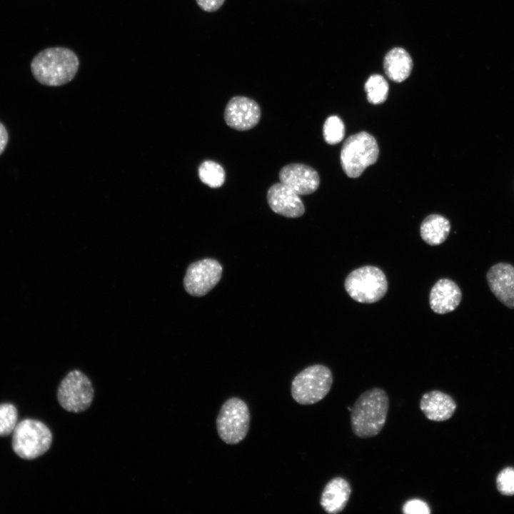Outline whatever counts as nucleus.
<instances>
[{"mask_svg": "<svg viewBox=\"0 0 514 514\" xmlns=\"http://www.w3.org/2000/svg\"><path fill=\"white\" fill-rule=\"evenodd\" d=\"M389 408V398L381 388H373L357 398L351 410L353 433L361 438L377 435L385 425Z\"/></svg>", "mask_w": 514, "mask_h": 514, "instance_id": "1", "label": "nucleus"}, {"mask_svg": "<svg viewBox=\"0 0 514 514\" xmlns=\"http://www.w3.org/2000/svg\"><path fill=\"white\" fill-rule=\"evenodd\" d=\"M79 66L76 54L64 47H51L38 53L31 62V71L41 84L57 86L71 81Z\"/></svg>", "mask_w": 514, "mask_h": 514, "instance_id": "2", "label": "nucleus"}, {"mask_svg": "<svg viewBox=\"0 0 514 514\" xmlns=\"http://www.w3.org/2000/svg\"><path fill=\"white\" fill-rule=\"evenodd\" d=\"M379 149L375 138L362 131L349 136L341 151L342 168L350 178L360 176L377 161Z\"/></svg>", "mask_w": 514, "mask_h": 514, "instance_id": "3", "label": "nucleus"}, {"mask_svg": "<svg viewBox=\"0 0 514 514\" xmlns=\"http://www.w3.org/2000/svg\"><path fill=\"white\" fill-rule=\"evenodd\" d=\"M51 442V430L38 420L26 418L18 423L13 431L12 448L23 459L31 460L43 455Z\"/></svg>", "mask_w": 514, "mask_h": 514, "instance_id": "4", "label": "nucleus"}, {"mask_svg": "<svg viewBox=\"0 0 514 514\" xmlns=\"http://www.w3.org/2000/svg\"><path fill=\"white\" fill-rule=\"evenodd\" d=\"M332 383L333 375L327 366L320 364L311 366L293 378L291 395L299 404H314L326 397Z\"/></svg>", "mask_w": 514, "mask_h": 514, "instance_id": "5", "label": "nucleus"}, {"mask_svg": "<svg viewBox=\"0 0 514 514\" xmlns=\"http://www.w3.org/2000/svg\"><path fill=\"white\" fill-rule=\"evenodd\" d=\"M344 286L356 301L372 303L381 300L388 290L387 278L383 271L373 266H365L351 272Z\"/></svg>", "mask_w": 514, "mask_h": 514, "instance_id": "6", "label": "nucleus"}, {"mask_svg": "<svg viewBox=\"0 0 514 514\" xmlns=\"http://www.w3.org/2000/svg\"><path fill=\"white\" fill-rule=\"evenodd\" d=\"M250 425V412L246 403L238 398L227 400L216 418V429L227 444H237L246 436Z\"/></svg>", "mask_w": 514, "mask_h": 514, "instance_id": "7", "label": "nucleus"}, {"mask_svg": "<svg viewBox=\"0 0 514 514\" xmlns=\"http://www.w3.org/2000/svg\"><path fill=\"white\" fill-rule=\"evenodd\" d=\"M94 395L91 382L78 370L69 372L61 381L57 390L60 405L72 413L86 410L91 405Z\"/></svg>", "mask_w": 514, "mask_h": 514, "instance_id": "8", "label": "nucleus"}, {"mask_svg": "<svg viewBox=\"0 0 514 514\" xmlns=\"http://www.w3.org/2000/svg\"><path fill=\"white\" fill-rule=\"evenodd\" d=\"M222 266L215 259L205 258L191 263L183 279L184 288L194 296L208 293L221 278Z\"/></svg>", "mask_w": 514, "mask_h": 514, "instance_id": "9", "label": "nucleus"}, {"mask_svg": "<svg viewBox=\"0 0 514 514\" xmlns=\"http://www.w3.org/2000/svg\"><path fill=\"white\" fill-rule=\"evenodd\" d=\"M261 115V108L256 101L246 96H236L226 104L224 120L233 129L247 131L258 124Z\"/></svg>", "mask_w": 514, "mask_h": 514, "instance_id": "10", "label": "nucleus"}, {"mask_svg": "<svg viewBox=\"0 0 514 514\" xmlns=\"http://www.w3.org/2000/svg\"><path fill=\"white\" fill-rule=\"evenodd\" d=\"M280 182L298 195H308L315 192L320 184L318 172L303 163H290L279 171Z\"/></svg>", "mask_w": 514, "mask_h": 514, "instance_id": "11", "label": "nucleus"}, {"mask_svg": "<svg viewBox=\"0 0 514 514\" xmlns=\"http://www.w3.org/2000/svg\"><path fill=\"white\" fill-rule=\"evenodd\" d=\"M267 201L273 211L287 218H298L305 212L299 195L281 182L268 188Z\"/></svg>", "mask_w": 514, "mask_h": 514, "instance_id": "12", "label": "nucleus"}, {"mask_svg": "<svg viewBox=\"0 0 514 514\" xmlns=\"http://www.w3.org/2000/svg\"><path fill=\"white\" fill-rule=\"evenodd\" d=\"M486 278L494 296L505 306L514 308V266L507 263L495 264Z\"/></svg>", "mask_w": 514, "mask_h": 514, "instance_id": "13", "label": "nucleus"}, {"mask_svg": "<svg viewBox=\"0 0 514 514\" xmlns=\"http://www.w3.org/2000/svg\"><path fill=\"white\" fill-rule=\"evenodd\" d=\"M462 293L458 286L448 278L438 280L430 293V306L437 313L445 314L454 311L459 306Z\"/></svg>", "mask_w": 514, "mask_h": 514, "instance_id": "14", "label": "nucleus"}, {"mask_svg": "<svg viewBox=\"0 0 514 514\" xmlns=\"http://www.w3.org/2000/svg\"><path fill=\"white\" fill-rule=\"evenodd\" d=\"M420 408L428 420L440 422L453 416L456 409V403L448 394L434 390L422 395Z\"/></svg>", "mask_w": 514, "mask_h": 514, "instance_id": "15", "label": "nucleus"}, {"mask_svg": "<svg viewBox=\"0 0 514 514\" xmlns=\"http://www.w3.org/2000/svg\"><path fill=\"white\" fill-rule=\"evenodd\" d=\"M351 493V488L347 480L336 477L325 485L321 493L320 504L329 514H337L346 506Z\"/></svg>", "mask_w": 514, "mask_h": 514, "instance_id": "16", "label": "nucleus"}, {"mask_svg": "<svg viewBox=\"0 0 514 514\" xmlns=\"http://www.w3.org/2000/svg\"><path fill=\"white\" fill-rule=\"evenodd\" d=\"M383 68L386 76L390 80L397 83L402 82L411 73L413 60L403 48L395 47L386 54Z\"/></svg>", "mask_w": 514, "mask_h": 514, "instance_id": "17", "label": "nucleus"}, {"mask_svg": "<svg viewBox=\"0 0 514 514\" xmlns=\"http://www.w3.org/2000/svg\"><path fill=\"white\" fill-rule=\"evenodd\" d=\"M450 230L449 221L444 216L432 214L427 216L420 226V236L429 245L437 246L443 243Z\"/></svg>", "mask_w": 514, "mask_h": 514, "instance_id": "18", "label": "nucleus"}, {"mask_svg": "<svg viewBox=\"0 0 514 514\" xmlns=\"http://www.w3.org/2000/svg\"><path fill=\"white\" fill-rule=\"evenodd\" d=\"M200 180L211 188L221 186L226 178L223 168L213 161H203L198 168Z\"/></svg>", "mask_w": 514, "mask_h": 514, "instance_id": "19", "label": "nucleus"}, {"mask_svg": "<svg viewBox=\"0 0 514 514\" xmlns=\"http://www.w3.org/2000/svg\"><path fill=\"white\" fill-rule=\"evenodd\" d=\"M365 90L368 101L373 104H378L387 99L389 86L383 76L373 74L367 79Z\"/></svg>", "mask_w": 514, "mask_h": 514, "instance_id": "20", "label": "nucleus"}, {"mask_svg": "<svg viewBox=\"0 0 514 514\" xmlns=\"http://www.w3.org/2000/svg\"><path fill=\"white\" fill-rule=\"evenodd\" d=\"M323 138L328 144L334 145L341 142L345 135V126L337 116H331L325 121L323 128Z\"/></svg>", "mask_w": 514, "mask_h": 514, "instance_id": "21", "label": "nucleus"}, {"mask_svg": "<svg viewBox=\"0 0 514 514\" xmlns=\"http://www.w3.org/2000/svg\"><path fill=\"white\" fill-rule=\"evenodd\" d=\"M17 419V410L13 404H0V436L13 433L18 423Z\"/></svg>", "mask_w": 514, "mask_h": 514, "instance_id": "22", "label": "nucleus"}, {"mask_svg": "<svg viewBox=\"0 0 514 514\" xmlns=\"http://www.w3.org/2000/svg\"><path fill=\"white\" fill-rule=\"evenodd\" d=\"M497 488L504 495H514V468L508 467L502 470L496 479Z\"/></svg>", "mask_w": 514, "mask_h": 514, "instance_id": "23", "label": "nucleus"}, {"mask_svg": "<svg viewBox=\"0 0 514 514\" xmlns=\"http://www.w3.org/2000/svg\"><path fill=\"white\" fill-rule=\"evenodd\" d=\"M402 511L405 514H429L430 509L425 501L413 498L406 501L403 507Z\"/></svg>", "mask_w": 514, "mask_h": 514, "instance_id": "24", "label": "nucleus"}, {"mask_svg": "<svg viewBox=\"0 0 514 514\" xmlns=\"http://www.w3.org/2000/svg\"><path fill=\"white\" fill-rule=\"evenodd\" d=\"M196 1L204 11L214 12L223 6L225 0H196Z\"/></svg>", "mask_w": 514, "mask_h": 514, "instance_id": "25", "label": "nucleus"}, {"mask_svg": "<svg viewBox=\"0 0 514 514\" xmlns=\"http://www.w3.org/2000/svg\"><path fill=\"white\" fill-rule=\"evenodd\" d=\"M8 142V133L2 124L0 123V154L4 151Z\"/></svg>", "mask_w": 514, "mask_h": 514, "instance_id": "26", "label": "nucleus"}]
</instances>
